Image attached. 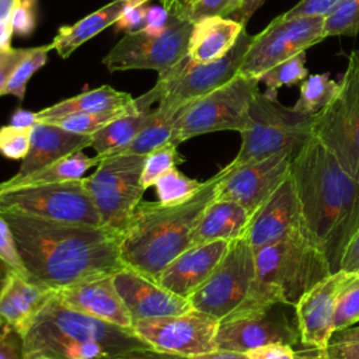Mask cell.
I'll use <instances>...</instances> for the list:
<instances>
[{
    "mask_svg": "<svg viewBox=\"0 0 359 359\" xmlns=\"http://www.w3.org/2000/svg\"><path fill=\"white\" fill-rule=\"evenodd\" d=\"M0 215L11 229L28 279L53 292L125 266L119 231L20 213Z\"/></svg>",
    "mask_w": 359,
    "mask_h": 359,
    "instance_id": "obj_1",
    "label": "cell"
},
{
    "mask_svg": "<svg viewBox=\"0 0 359 359\" xmlns=\"http://www.w3.org/2000/svg\"><path fill=\"white\" fill-rule=\"evenodd\" d=\"M289 172L306 234L337 272L359 229V182L314 136L294 154Z\"/></svg>",
    "mask_w": 359,
    "mask_h": 359,
    "instance_id": "obj_2",
    "label": "cell"
},
{
    "mask_svg": "<svg viewBox=\"0 0 359 359\" xmlns=\"http://www.w3.org/2000/svg\"><path fill=\"white\" fill-rule=\"evenodd\" d=\"M223 170L203 181L201 189L178 205L142 201L121 233V258L153 279L191 245L192 231L206 206L216 198Z\"/></svg>",
    "mask_w": 359,
    "mask_h": 359,
    "instance_id": "obj_3",
    "label": "cell"
},
{
    "mask_svg": "<svg viewBox=\"0 0 359 359\" xmlns=\"http://www.w3.org/2000/svg\"><path fill=\"white\" fill-rule=\"evenodd\" d=\"M25 359L43 355L55 359H102L136 348H147L133 330L122 328L48 300L22 335Z\"/></svg>",
    "mask_w": 359,
    "mask_h": 359,
    "instance_id": "obj_4",
    "label": "cell"
},
{
    "mask_svg": "<svg viewBox=\"0 0 359 359\" xmlns=\"http://www.w3.org/2000/svg\"><path fill=\"white\" fill-rule=\"evenodd\" d=\"M254 259L255 280L251 293L234 313L264 309L276 303L294 307L307 290L334 273L324 254L306 233L293 234L254 250Z\"/></svg>",
    "mask_w": 359,
    "mask_h": 359,
    "instance_id": "obj_5",
    "label": "cell"
},
{
    "mask_svg": "<svg viewBox=\"0 0 359 359\" xmlns=\"http://www.w3.org/2000/svg\"><path fill=\"white\" fill-rule=\"evenodd\" d=\"M316 115L282 105L278 98L257 91L248 107L241 146L230 165L262 160L279 153H297L311 137Z\"/></svg>",
    "mask_w": 359,
    "mask_h": 359,
    "instance_id": "obj_6",
    "label": "cell"
},
{
    "mask_svg": "<svg viewBox=\"0 0 359 359\" xmlns=\"http://www.w3.org/2000/svg\"><path fill=\"white\" fill-rule=\"evenodd\" d=\"M251 41L252 35L243 29L236 45L223 57L208 63H198L187 53L178 63L158 73L154 87L140 95L139 102L146 108H151L154 102L165 108H182L209 94L238 74Z\"/></svg>",
    "mask_w": 359,
    "mask_h": 359,
    "instance_id": "obj_7",
    "label": "cell"
},
{
    "mask_svg": "<svg viewBox=\"0 0 359 359\" xmlns=\"http://www.w3.org/2000/svg\"><path fill=\"white\" fill-rule=\"evenodd\" d=\"M144 158L126 153L101 157L95 170L81 178L104 227L122 233L142 202L146 191L142 181Z\"/></svg>",
    "mask_w": 359,
    "mask_h": 359,
    "instance_id": "obj_8",
    "label": "cell"
},
{
    "mask_svg": "<svg viewBox=\"0 0 359 359\" xmlns=\"http://www.w3.org/2000/svg\"><path fill=\"white\" fill-rule=\"evenodd\" d=\"M313 136L359 182V48L349 53L335 97L316 114Z\"/></svg>",
    "mask_w": 359,
    "mask_h": 359,
    "instance_id": "obj_9",
    "label": "cell"
},
{
    "mask_svg": "<svg viewBox=\"0 0 359 359\" xmlns=\"http://www.w3.org/2000/svg\"><path fill=\"white\" fill-rule=\"evenodd\" d=\"M258 83L237 74L222 87L187 104L174 125L170 143L178 146L191 137L220 130L241 132Z\"/></svg>",
    "mask_w": 359,
    "mask_h": 359,
    "instance_id": "obj_10",
    "label": "cell"
},
{
    "mask_svg": "<svg viewBox=\"0 0 359 359\" xmlns=\"http://www.w3.org/2000/svg\"><path fill=\"white\" fill-rule=\"evenodd\" d=\"M0 213H20L45 220L102 226L81 180L22 187L0 192Z\"/></svg>",
    "mask_w": 359,
    "mask_h": 359,
    "instance_id": "obj_11",
    "label": "cell"
},
{
    "mask_svg": "<svg viewBox=\"0 0 359 359\" xmlns=\"http://www.w3.org/2000/svg\"><path fill=\"white\" fill-rule=\"evenodd\" d=\"M255 280L254 250L245 237L230 243L210 276L188 297L191 309L219 321L238 310Z\"/></svg>",
    "mask_w": 359,
    "mask_h": 359,
    "instance_id": "obj_12",
    "label": "cell"
},
{
    "mask_svg": "<svg viewBox=\"0 0 359 359\" xmlns=\"http://www.w3.org/2000/svg\"><path fill=\"white\" fill-rule=\"evenodd\" d=\"M192 25L191 21L177 15L163 31L128 32L104 56L102 63L109 72L133 69L164 72L188 53Z\"/></svg>",
    "mask_w": 359,
    "mask_h": 359,
    "instance_id": "obj_13",
    "label": "cell"
},
{
    "mask_svg": "<svg viewBox=\"0 0 359 359\" xmlns=\"http://www.w3.org/2000/svg\"><path fill=\"white\" fill-rule=\"evenodd\" d=\"M325 39L324 17L285 18L282 14L272 20L252 41L240 65L238 74L255 79L278 63Z\"/></svg>",
    "mask_w": 359,
    "mask_h": 359,
    "instance_id": "obj_14",
    "label": "cell"
},
{
    "mask_svg": "<svg viewBox=\"0 0 359 359\" xmlns=\"http://www.w3.org/2000/svg\"><path fill=\"white\" fill-rule=\"evenodd\" d=\"M217 325V318L191 309L181 314L137 321L132 330L154 349L195 358L216 349Z\"/></svg>",
    "mask_w": 359,
    "mask_h": 359,
    "instance_id": "obj_15",
    "label": "cell"
},
{
    "mask_svg": "<svg viewBox=\"0 0 359 359\" xmlns=\"http://www.w3.org/2000/svg\"><path fill=\"white\" fill-rule=\"evenodd\" d=\"M282 303L264 309L233 313L219 321L216 331V349L248 352L254 348L280 342L300 344L297 321L292 323Z\"/></svg>",
    "mask_w": 359,
    "mask_h": 359,
    "instance_id": "obj_16",
    "label": "cell"
},
{
    "mask_svg": "<svg viewBox=\"0 0 359 359\" xmlns=\"http://www.w3.org/2000/svg\"><path fill=\"white\" fill-rule=\"evenodd\" d=\"M293 157L294 153L286 151L240 165L227 164L222 168L216 198L240 203L251 216L289 177Z\"/></svg>",
    "mask_w": 359,
    "mask_h": 359,
    "instance_id": "obj_17",
    "label": "cell"
},
{
    "mask_svg": "<svg viewBox=\"0 0 359 359\" xmlns=\"http://www.w3.org/2000/svg\"><path fill=\"white\" fill-rule=\"evenodd\" d=\"M114 285L129 310L133 324L142 320L181 314L191 310L189 300L163 287L156 279L123 266L112 273Z\"/></svg>",
    "mask_w": 359,
    "mask_h": 359,
    "instance_id": "obj_18",
    "label": "cell"
},
{
    "mask_svg": "<svg viewBox=\"0 0 359 359\" xmlns=\"http://www.w3.org/2000/svg\"><path fill=\"white\" fill-rule=\"evenodd\" d=\"M299 233L306 230L289 172L279 188L251 215L244 237L257 250Z\"/></svg>",
    "mask_w": 359,
    "mask_h": 359,
    "instance_id": "obj_19",
    "label": "cell"
},
{
    "mask_svg": "<svg viewBox=\"0 0 359 359\" xmlns=\"http://www.w3.org/2000/svg\"><path fill=\"white\" fill-rule=\"evenodd\" d=\"M56 297L67 307L105 323L129 328L133 320L119 296L112 273L91 276L55 292Z\"/></svg>",
    "mask_w": 359,
    "mask_h": 359,
    "instance_id": "obj_20",
    "label": "cell"
},
{
    "mask_svg": "<svg viewBox=\"0 0 359 359\" xmlns=\"http://www.w3.org/2000/svg\"><path fill=\"white\" fill-rule=\"evenodd\" d=\"M338 279V271L330 273L307 290L293 307L300 332V344L306 348L324 349L334 334Z\"/></svg>",
    "mask_w": 359,
    "mask_h": 359,
    "instance_id": "obj_21",
    "label": "cell"
},
{
    "mask_svg": "<svg viewBox=\"0 0 359 359\" xmlns=\"http://www.w3.org/2000/svg\"><path fill=\"white\" fill-rule=\"evenodd\" d=\"M230 243L219 240L188 247L161 271L156 280L170 292L188 299L210 276Z\"/></svg>",
    "mask_w": 359,
    "mask_h": 359,
    "instance_id": "obj_22",
    "label": "cell"
},
{
    "mask_svg": "<svg viewBox=\"0 0 359 359\" xmlns=\"http://www.w3.org/2000/svg\"><path fill=\"white\" fill-rule=\"evenodd\" d=\"M53 293L11 271L0 290V327H8L22 337Z\"/></svg>",
    "mask_w": 359,
    "mask_h": 359,
    "instance_id": "obj_23",
    "label": "cell"
},
{
    "mask_svg": "<svg viewBox=\"0 0 359 359\" xmlns=\"http://www.w3.org/2000/svg\"><path fill=\"white\" fill-rule=\"evenodd\" d=\"M90 146V135H79L50 122H36L32 126L28 153L21 160L20 168L13 178L25 177Z\"/></svg>",
    "mask_w": 359,
    "mask_h": 359,
    "instance_id": "obj_24",
    "label": "cell"
},
{
    "mask_svg": "<svg viewBox=\"0 0 359 359\" xmlns=\"http://www.w3.org/2000/svg\"><path fill=\"white\" fill-rule=\"evenodd\" d=\"M250 217V213L240 203L215 198L196 223L191 236V245L241 238L245 236Z\"/></svg>",
    "mask_w": 359,
    "mask_h": 359,
    "instance_id": "obj_25",
    "label": "cell"
},
{
    "mask_svg": "<svg viewBox=\"0 0 359 359\" xmlns=\"http://www.w3.org/2000/svg\"><path fill=\"white\" fill-rule=\"evenodd\" d=\"M243 29L245 27L233 18L210 17L196 21L188 42V56L198 63L217 60L236 45Z\"/></svg>",
    "mask_w": 359,
    "mask_h": 359,
    "instance_id": "obj_26",
    "label": "cell"
},
{
    "mask_svg": "<svg viewBox=\"0 0 359 359\" xmlns=\"http://www.w3.org/2000/svg\"><path fill=\"white\" fill-rule=\"evenodd\" d=\"M149 1L150 0H112L77 22L60 27L50 42L52 49H55L62 59H67L84 42L98 35L107 27L114 25L126 7L137 3L147 4Z\"/></svg>",
    "mask_w": 359,
    "mask_h": 359,
    "instance_id": "obj_27",
    "label": "cell"
},
{
    "mask_svg": "<svg viewBox=\"0 0 359 359\" xmlns=\"http://www.w3.org/2000/svg\"><path fill=\"white\" fill-rule=\"evenodd\" d=\"M133 101L135 98L130 94L115 90L114 87L105 84L36 111L35 119L36 122H50L73 114H88L125 108Z\"/></svg>",
    "mask_w": 359,
    "mask_h": 359,
    "instance_id": "obj_28",
    "label": "cell"
},
{
    "mask_svg": "<svg viewBox=\"0 0 359 359\" xmlns=\"http://www.w3.org/2000/svg\"><path fill=\"white\" fill-rule=\"evenodd\" d=\"M100 163V157H90L84 154L83 150L69 154L43 168H39L25 177L21 178H8L0 182V192L22 188V187H34V185H45V184H55V182H65V181H74L81 180L86 177L87 171L93 167H97Z\"/></svg>",
    "mask_w": 359,
    "mask_h": 359,
    "instance_id": "obj_29",
    "label": "cell"
},
{
    "mask_svg": "<svg viewBox=\"0 0 359 359\" xmlns=\"http://www.w3.org/2000/svg\"><path fill=\"white\" fill-rule=\"evenodd\" d=\"M153 109L132 111L91 135V146L97 156L107 157L116 154L128 146L151 121Z\"/></svg>",
    "mask_w": 359,
    "mask_h": 359,
    "instance_id": "obj_30",
    "label": "cell"
},
{
    "mask_svg": "<svg viewBox=\"0 0 359 359\" xmlns=\"http://www.w3.org/2000/svg\"><path fill=\"white\" fill-rule=\"evenodd\" d=\"M182 108H165V107L157 105L153 109V118L149 122V125L128 146H125L116 154L126 153V154L146 156L154 149L170 143L174 125Z\"/></svg>",
    "mask_w": 359,
    "mask_h": 359,
    "instance_id": "obj_31",
    "label": "cell"
},
{
    "mask_svg": "<svg viewBox=\"0 0 359 359\" xmlns=\"http://www.w3.org/2000/svg\"><path fill=\"white\" fill-rule=\"evenodd\" d=\"M335 293L334 332L349 328L359 321V271H338Z\"/></svg>",
    "mask_w": 359,
    "mask_h": 359,
    "instance_id": "obj_32",
    "label": "cell"
},
{
    "mask_svg": "<svg viewBox=\"0 0 359 359\" xmlns=\"http://www.w3.org/2000/svg\"><path fill=\"white\" fill-rule=\"evenodd\" d=\"M339 81L330 77L328 73L309 74L300 84V93L296 104L297 111L316 115L320 112L337 94Z\"/></svg>",
    "mask_w": 359,
    "mask_h": 359,
    "instance_id": "obj_33",
    "label": "cell"
},
{
    "mask_svg": "<svg viewBox=\"0 0 359 359\" xmlns=\"http://www.w3.org/2000/svg\"><path fill=\"white\" fill-rule=\"evenodd\" d=\"M140 109L133 101L130 105L125 108H118V109H109V111H101V112H88V114H73L67 115L55 121H50V123H55L66 130L79 133V135H93L105 125L111 123L112 121L132 112ZM143 111V109H140Z\"/></svg>",
    "mask_w": 359,
    "mask_h": 359,
    "instance_id": "obj_34",
    "label": "cell"
},
{
    "mask_svg": "<svg viewBox=\"0 0 359 359\" xmlns=\"http://www.w3.org/2000/svg\"><path fill=\"white\" fill-rule=\"evenodd\" d=\"M309 76L306 67V52H300L290 59H286L265 72L259 81L266 87L265 94L278 98V90L283 86H293L302 83Z\"/></svg>",
    "mask_w": 359,
    "mask_h": 359,
    "instance_id": "obj_35",
    "label": "cell"
},
{
    "mask_svg": "<svg viewBox=\"0 0 359 359\" xmlns=\"http://www.w3.org/2000/svg\"><path fill=\"white\" fill-rule=\"evenodd\" d=\"M203 181L187 177L177 168L170 170L161 175L156 182V194L158 202L163 205H178L191 199L202 187Z\"/></svg>",
    "mask_w": 359,
    "mask_h": 359,
    "instance_id": "obj_36",
    "label": "cell"
},
{
    "mask_svg": "<svg viewBox=\"0 0 359 359\" xmlns=\"http://www.w3.org/2000/svg\"><path fill=\"white\" fill-rule=\"evenodd\" d=\"M50 50H52L50 43L31 48L27 57L20 63V66L13 73L1 95H14L20 101H22L27 91V83L41 67H43V65L48 60V53Z\"/></svg>",
    "mask_w": 359,
    "mask_h": 359,
    "instance_id": "obj_37",
    "label": "cell"
},
{
    "mask_svg": "<svg viewBox=\"0 0 359 359\" xmlns=\"http://www.w3.org/2000/svg\"><path fill=\"white\" fill-rule=\"evenodd\" d=\"M324 34L325 38L359 34V0H339L324 17Z\"/></svg>",
    "mask_w": 359,
    "mask_h": 359,
    "instance_id": "obj_38",
    "label": "cell"
},
{
    "mask_svg": "<svg viewBox=\"0 0 359 359\" xmlns=\"http://www.w3.org/2000/svg\"><path fill=\"white\" fill-rule=\"evenodd\" d=\"M181 163H184V157L180 154L178 146L172 143H167L146 154L142 174L144 189L153 187L161 175L172 168H177V165Z\"/></svg>",
    "mask_w": 359,
    "mask_h": 359,
    "instance_id": "obj_39",
    "label": "cell"
},
{
    "mask_svg": "<svg viewBox=\"0 0 359 359\" xmlns=\"http://www.w3.org/2000/svg\"><path fill=\"white\" fill-rule=\"evenodd\" d=\"M244 4V0H195L189 7L181 13V18L192 24L203 18L223 17L231 18Z\"/></svg>",
    "mask_w": 359,
    "mask_h": 359,
    "instance_id": "obj_40",
    "label": "cell"
},
{
    "mask_svg": "<svg viewBox=\"0 0 359 359\" xmlns=\"http://www.w3.org/2000/svg\"><path fill=\"white\" fill-rule=\"evenodd\" d=\"M31 132L32 126H0V154L10 160H22L31 144Z\"/></svg>",
    "mask_w": 359,
    "mask_h": 359,
    "instance_id": "obj_41",
    "label": "cell"
},
{
    "mask_svg": "<svg viewBox=\"0 0 359 359\" xmlns=\"http://www.w3.org/2000/svg\"><path fill=\"white\" fill-rule=\"evenodd\" d=\"M323 351L325 359H359V327L334 332Z\"/></svg>",
    "mask_w": 359,
    "mask_h": 359,
    "instance_id": "obj_42",
    "label": "cell"
},
{
    "mask_svg": "<svg viewBox=\"0 0 359 359\" xmlns=\"http://www.w3.org/2000/svg\"><path fill=\"white\" fill-rule=\"evenodd\" d=\"M36 14L38 0H20L11 17L14 35L29 36L36 27Z\"/></svg>",
    "mask_w": 359,
    "mask_h": 359,
    "instance_id": "obj_43",
    "label": "cell"
},
{
    "mask_svg": "<svg viewBox=\"0 0 359 359\" xmlns=\"http://www.w3.org/2000/svg\"><path fill=\"white\" fill-rule=\"evenodd\" d=\"M0 258L6 264H8L11 266V269L21 273L22 276H27V272L24 269V265H22L20 255L17 252V248H15L11 229L7 223V220L1 215H0Z\"/></svg>",
    "mask_w": 359,
    "mask_h": 359,
    "instance_id": "obj_44",
    "label": "cell"
},
{
    "mask_svg": "<svg viewBox=\"0 0 359 359\" xmlns=\"http://www.w3.org/2000/svg\"><path fill=\"white\" fill-rule=\"evenodd\" d=\"M339 0H300L292 8L285 11V18L296 17H325Z\"/></svg>",
    "mask_w": 359,
    "mask_h": 359,
    "instance_id": "obj_45",
    "label": "cell"
},
{
    "mask_svg": "<svg viewBox=\"0 0 359 359\" xmlns=\"http://www.w3.org/2000/svg\"><path fill=\"white\" fill-rule=\"evenodd\" d=\"M147 4H132L125 8V11L119 15L116 22L114 24L116 29L128 32H137L144 28L146 25V15H147Z\"/></svg>",
    "mask_w": 359,
    "mask_h": 359,
    "instance_id": "obj_46",
    "label": "cell"
},
{
    "mask_svg": "<svg viewBox=\"0 0 359 359\" xmlns=\"http://www.w3.org/2000/svg\"><path fill=\"white\" fill-rule=\"evenodd\" d=\"M0 359H25L21 334L8 327H0Z\"/></svg>",
    "mask_w": 359,
    "mask_h": 359,
    "instance_id": "obj_47",
    "label": "cell"
},
{
    "mask_svg": "<svg viewBox=\"0 0 359 359\" xmlns=\"http://www.w3.org/2000/svg\"><path fill=\"white\" fill-rule=\"evenodd\" d=\"M31 48H10L6 56L0 60V97L7 83L10 81L13 73L20 66V63L27 57Z\"/></svg>",
    "mask_w": 359,
    "mask_h": 359,
    "instance_id": "obj_48",
    "label": "cell"
},
{
    "mask_svg": "<svg viewBox=\"0 0 359 359\" xmlns=\"http://www.w3.org/2000/svg\"><path fill=\"white\" fill-rule=\"evenodd\" d=\"M250 359H294L296 351L292 345L272 342L245 352Z\"/></svg>",
    "mask_w": 359,
    "mask_h": 359,
    "instance_id": "obj_49",
    "label": "cell"
},
{
    "mask_svg": "<svg viewBox=\"0 0 359 359\" xmlns=\"http://www.w3.org/2000/svg\"><path fill=\"white\" fill-rule=\"evenodd\" d=\"M102 359H191V358L163 352V351L154 349L151 346H147V348H136V349L125 351V352H121V353H116V355H112L108 358H102Z\"/></svg>",
    "mask_w": 359,
    "mask_h": 359,
    "instance_id": "obj_50",
    "label": "cell"
},
{
    "mask_svg": "<svg viewBox=\"0 0 359 359\" xmlns=\"http://www.w3.org/2000/svg\"><path fill=\"white\" fill-rule=\"evenodd\" d=\"M177 15L171 14L167 8H164L163 6H151L147 8V15H146V25H144V31L149 32H157V31H163L164 28H167L175 18Z\"/></svg>",
    "mask_w": 359,
    "mask_h": 359,
    "instance_id": "obj_51",
    "label": "cell"
},
{
    "mask_svg": "<svg viewBox=\"0 0 359 359\" xmlns=\"http://www.w3.org/2000/svg\"><path fill=\"white\" fill-rule=\"evenodd\" d=\"M339 271H359V229L345 250Z\"/></svg>",
    "mask_w": 359,
    "mask_h": 359,
    "instance_id": "obj_52",
    "label": "cell"
},
{
    "mask_svg": "<svg viewBox=\"0 0 359 359\" xmlns=\"http://www.w3.org/2000/svg\"><path fill=\"white\" fill-rule=\"evenodd\" d=\"M265 0H244V4L241 7V10L234 14L231 18L238 21L240 24H243L244 27L247 25V22L250 21V18L252 17V14L262 6Z\"/></svg>",
    "mask_w": 359,
    "mask_h": 359,
    "instance_id": "obj_53",
    "label": "cell"
},
{
    "mask_svg": "<svg viewBox=\"0 0 359 359\" xmlns=\"http://www.w3.org/2000/svg\"><path fill=\"white\" fill-rule=\"evenodd\" d=\"M191 359H250V358L244 352L215 349L213 352H209V353L201 355V356H195V358H191Z\"/></svg>",
    "mask_w": 359,
    "mask_h": 359,
    "instance_id": "obj_54",
    "label": "cell"
},
{
    "mask_svg": "<svg viewBox=\"0 0 359 359\" xmlns=\"http://www.w3.org/2000/svg\"><path fill=\"white\" fill-rule=\"evenodd\" d=\"M10 123L17 125V126H34V125L36 123L35 112L18 108V109L13 114Z\"/></svg>",
    "mask_w": 359,
    "mask_h": 359,
    "instance_id": "obj_55",
    "label": "cell"
},
{
    "mask_svg": "<svg viewBox=\"0 0 359 359\" xmlns=\"http://www.w3.org/2000/svg\"><path fill=\"white\" fill-rule=\"evenodd\" d=\"M14 35L11 20L0 21V49L11 48V38Z\"/></svg>",
    "mask_w": 359,
    "mask_h": 359,
    "instance_id": "obj_56",
    "label": "cell"
},
{
    "mask_svg": "<svg viewBox=\"0 0 359 359\" xmlns=\"http://www.w3.org/2000/svg\"><path fill=\"white\" fill-rule=\"evenodd\" d=\"M20 0H0V21L11 20Z\"/></svg>",
    "mask_w": 359,
    "mask_h": 359,
    "instance_id": "obj_57",
    "label": "cell"
},
{
    "mask_svg": "<svg viewBox=\"0 0 359 359\" xmlns=\"http://www.w3.org/2000/svg\"><path fill=\"white\" fill-rule=\"evenodd\" d=\"M294 359H325V355L323 349L306 348L304 351H296Z\"/></svg>",
    "mask_w": 359,
    "mask_h": 359,
    "instance_id": "obj_58",
    "label": "cell"
},
{
    "mask_svg": "<svg viewBox=\"0 0 359 359\" xmlns=\"http://www.w3.org/2000/svg\"><path fill=\"white\" fill-rule=\"evenodd\" d=\"M195 0H172V3H171V7H170V13L171 14H174V15H181V13L187 8V7H189L192 3H194Z\"/></svg>",
    "mask_w": 359,
    "mask_h": 359,
    "instance_id": "obj_59",
    "label": "cell"
},
{
    "mask_svg": "<svg viewBox=\"0 0 359 359\" xmlns=\"http://www.w3.org/2000/svg\"><path fill=\"white\" fill-rule=\"evenodd\" d=\"M11 271H14V269H11V266H10L8 264H6V262L0 258V290H1V287H3V285H4V282H6L7 276H8V273H10Z\"/></svg>",
    "mask_w": 359,
    "mask_h": 359,
    "instance_id": "obj_60",
    "label": "cell"
},
{
    "mask_svg": "<svg viewBox=\"0 0 359 359\" xmlns=\"http://www.w3.org/2000/svg\"><path fill=\"white\" fill-rule=\"evenodd\" d=\"M161 3H163V7H164V8L170 10V7H171V3H172V0H161Z\"/></svg>",
    "mask_w": 359,
    "mask_h": 359,
    "instance_id": "obj_61",
    "label": "cell"
},
{
    "mask_svg": "<svg viewBox=\"0 0 359 359\" xmlns=\"http://www.w3.org/2000/svg\"><path fill=\"white\" fill-rule=\"evenodd\" d=\"M11 48H13V46H11ZM8 50H10V48H8V49H0V60L6 56V53H7Z\"/></svg>",
    "mask_w": 359,
    "mask_h": 359,
    "instance_id": "obj_62",
    "label": "cell"
},
{
    "mask_svg": "<svg viewBox=\"0 0 359 359\" xmlns=\"http://www.w3.org/2000/svg\"><path fill=\"white\" fill-rule=\"evenodd\" d=\"M32 359H55V358H50V356H43V355H39V356H35Z\"/></svg>",
    "mask_w": 359,
    "mask_h": 359,
    "instance_id": "obj_63",
    "label": "cell"
}]
</instances>
